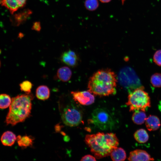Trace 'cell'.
Here are the masks:
<instances>
[{"mask_svg": "<svg viewBox=\"0 0 161 161\" xmlns=\"http://www.w3.org/2000/svg\"><path fill=\"white\" fill-rule=\"evenodd\" d=\"M16 139V135L13 132L7 131L2 134L0 140L3 145L10 146L14 144Z\"/></svg>", "mask_w": 161, "mask_h": 161, "instance_id": "cell-14", "label": "cell"}, {"mask_svg": "<svg viewBox=\"0 0 161 161\" xmlns=\"http://www.w3.org/2000/svg\"><path fill=\"white\" fill-rule=\"evenodd\" d=\"M61 117L63 123L66 125L76 126L82 121V115L80 110L72 105L64 106L61 109Z\"/></svg>", "mask_w": 161, "mask_h": 161, "instance_id": "cell-6", "label": "cell"}, {"mask_svg": "<svg viewBox=\"0 0 161 161\" xmlns=\"http://www.w3.org/2000/svg\"><path fill=\"white\" fill-rule=\"evenodd\" d=\"M0 66H1V62H0Z\"/></svg>", "mask_w": 161, "mask_h": 161, "instance_id": "cell-30", "label": "cell"}, {"mask_svg": "<svg viewBox=\"0 0 161 161\" xmlns=\"http://www.w3.org/2000/svg\"><path fill=\"white\" fill-rule=\"evenodd\" d=\"M110 155L112 160L115 161H124L126 157L125 151L117 147L112 151Z\"/></svg>", "mask_w": 161, "mask_h": 161, "instance_id": "cell-17", "label": "cell"}, {"mask_svg": "<svg viewBox=\"0 0 161 161\" xmlns=\"http://www.w3.org/2000/svg\"><path fill=\"white\" fill-rule=\"evenodd\" d=\"M134 136L137 142L141 143L146 142L149 139L148 134L147 131L143 129L136 131L134 134Z\"/></svg>", "mask_w": 161, "mask_h": 161, "instance_id": "cell-18", "label": "cell"}, {"mask_svg": "<svg viewBox=\"0 0 161 161\" xmlns=\"http://www.w3.org/2000/svg\"><path fill=\"white\" fill-rule=\"evenodd\" d=\"M50 91L48 86L46 85H40L36 90V96L37 98L41 100H45L49 97Z\"/></svg>", "mask_w": 161, "mask_h": 161, "instance_id": "cell-16", "label": "cell"}, {"mask_svg": "<svg viewBox=\"0 0 161 161\" xmlns=\"http://www.w3.org/2000/svg\"><path fill=\"white\" fill-rule=\"evenodd\" d=\"M20 89L27 94H29L31 92L32 84L30 81L25 80L23 81L19 84Z\"/></svg>", "mask_w": 161, "mask_h": 161, "instance_id": "cell-24", "label": "cell"}, {"mask_svg": "<svg viewBox=\"0 0 161 161\" xmlns=\"http://www.w3.org/2000/svg\"><path fill=\"white\" fill-rule=\"evenodd\" d=\"M32 12L29 9H24L13 14L10 18V21L13 26H18L24 23L32 14Z\"/></svg>", "mask_w": 161, "mask_h": 161, "instance_id": "cell-10", "label": "cell"}, {"mask_svg": "<svg viewBox=\"0 0 161 161\" xmlns=\"http://www.w3.org/2000/svg\"><path fill=\"white\" fill-rule=\"evenodd\" d=\"M12 98L9 95L6 94H0V109H5L10 106Z\"/></svg>", "mask_w": 161, "mask_h": 161, "instance_id": "cell-21", "label": "cell"}, {"mask_svg": "<svg viewBox=\"0 0 161 161\" xmlns=\"http://www.w3.org/2000/svg\"><path fill=\"white\" fill-rule=\"evenodd\" d=\"M33 97L31 94H26L18 95L12 98L5 120L7 125L15 126L24 122L30 116Z\"/></svg>", "mask_w": 161, "mask_h": 161, "instance_id": "cell-3", "label": "cell"}, {"mask_svg": "<svg viewBox=\"0 0 161 161\" xmlns=\"http://www.w3.org/2000/svg\"><path fill=\"white\" fill-rule=\"evenodd\" d=\"M150 81L152 86L154 87H161V74L155 73L151 77Z\"/></svg>", "mask_w": 161, "mask_h": 161, "instance_id": "cell-23", "label": "cell"}, {"mask_svg": "<svg viewBox=\"0 0 161 161\" xmlns=\"http://www.w3.org/2000/svg\"><path fill=\"white\" fill-rule=\"evenodd\" d=\"M33 140L30 136L25 135L22 137L19 135L16 137V139L18 145L24 148L32 145Z\"/></svg>", "mask_w": 161, "mask_h": 161, "instance_id": "cell-20", "label": "cell"}, {"mask_svg": "<svg viewBox=\"0 0 161 161\" xmlns=\"http://www.w3.org/2000/svg\"><path fill=\"white\" fill-rule=\"evenodd\" d=\"M128 160L131 161H153L154 159L146 151L136 149L130 153Z\"/></svg>", "mask_w": 161, "mask_h": 161, "instance_id": "cell-11", "label": "cell"}, {"mask_svg": "<svg viewBox=\"0 0 161 161\" xmlns=\"http://www.w3.org/2000/svg\"><path fill=\"white\" fill-rule=\"evenodd\" d=\"M85 141L95 158L101 159L110 155L111 152L117 147L118 139L113 133L98 132L87 134Z\"/></svg>", "mask_w": 161, "mask_h": 161, "instance_id": "cell-2", "label": "cell"}, {"mask_svg": "<svg viewBox=\"0 0 161 161\" xmlns=\"http://www.w3.org/2000/svg\"><path fill=\"white\" fill-rule=\"evenodd\" d=\"M145 112L141 110L134 111L132 117V120L133 122L138 125L143 124L147 118Z\"/></svg>", "mask_w": 161, "mask_h": 161, "instance_id": "cell-19", "label": "cell"}, {"mask_svg": "<svg viewBox=\"0 0 161 161\" xmlns=\"http://www.w3.org/2000/svg\"><path fill=\"white\" fill-rule=\"evenodd\" d=\"M120 0L121 1L122 3L123 4H124L125 1H126V0Z\"/></svg>", "mask_w": 161, "mask_h": 161, "instance_id": "cell-29", "label": "cell"}, {"mask_svg": "<svg viewBox=\"0 0 161 161\" xmlns=\"http://www.w3.org/2000/svg\"><path fill=\"white\" fill-rule=\"evenodd\" d=\"M71 93L74 100L82 105H90L95 100L94 95L88 91H72Z\"/></svg>", "mask_w": 161, "mask_h": 161, "instance_id": "cell-8", "label": "cell"}, {"mask_svg": "<svg viewBox=\"0 0 161 161\" xmlns=\"http://www.w3.org/2000/svg\"><path fill=\"white\" fill-rule=\"evenodd\" d=\"M32 29L36 31L39 32L41 29L40 23L39 21L34 22L32 26Z\"/></svg>", "mask_w": 161, "mask_h": 161, "instance_id": "cell-26", "label": "cell"}, {"mask_svg": "<svg viewBox=\"0 0 161 161\" xmlns=\"http://www.w3.org/2000/svg\"><path fill=\"white\" fill-rule=\"evenodd\" d=\"M61 59L64 63L71 67L75 66L78 61V57L75 53L70 50L64 52L61 55Z\"/></svg>", "mask_w": 161, "mask_h": 161, "instance_id": "cell-12", "label": "cell"}, {"mask_svg": "<svg viewBox=\"0 0 161 161\" xmlns=\"http://www.w3.org/2000/svg\"><path fill=\"white\" fill-rule=\"evenodd\" d=\"M27 0H0V5L8 9L11 14L19 8L24 7Z\"/></svg>", "mask_w": 161, "mask_h": 161, "instance_id": "cell-9", "label": "cell"}, {"mask_svg": "<svg viewBox=\"0 0 161 161\" xmlns=\"http://www.w3.org/2000/svg\"><path fill=\"white\" fill-rule=\"evenodd\" d=\"M72 75V72L68 67L64 66L59 68L57 72V76L61 81L66 82L69 80Z\"/></svg>", "mask_w": 161, "mask_h": 161, "instance_id": "cell-15", "label": "cell"}, {"mask_svg": "<svg viewBox=\"0 0 161 161\" xmlns=\"http://www.w3.org/2000/svg\"><path fill=\"white\" fill-rule=\"evenodd\" d=\"M111 0H99V1L103 3H108Z\"/></svg>", "mask_w": 161, "mask_h": 161, "instance_id": "cell-28", "label": "cell"}, {"mask_svg": "<svg viewBox=\"0 0 161 161\" xmlns=\"http://www.w3.org/2000/svg\"><path fill=\"white\" fill-rule=\"evenodd\" d=\"M145 122L147 129L150 131L157 130L161 125L159 118L154 115H150L147 117Z\"/></svg>", "mask_w": 161, "mask_h": 161, "instance_id": "cell-13", "label": "cell"}, {"mask_svg": "<svg viewBox=\"0 0 161 161\" xmlns=\"http://www.w3.org/2000/svg\"><path fill=\"white\" fill-rule=\"evenodd\" d=\"M136 78L134 73L129 68L123 69L119 74L118 79L120 84L127 88L133 87L137 80Z\"/></svg>", "mask_w": 161, "mask_h": 161, "instance_id": "cell-7", "label": "cell"}, {"mask_svg": "<svg viewBox=\"0 0 161 161\" xmlns=\"http://www.w3.org/2000/svg\"><path fill=\"white\" fill-rule=\"evenodd\" d=\"M89 123L102 130H108L114 127L115 122L109 110L104 108H97L92 112Z\"/></svg>", "mask_w": 161, "mask_h": 161, "instance_id": "cell-5", "label": "cell"}, {"mask_svg": "<svg viewBox=\"0 0 161 161\" xmlns=\"http://www.w3.org/2000/svg\"><path fill=\"white\" fill-rule=\"evenodd\" d=\"M80 161H96L95 157L90 155H86L83 157Z\"/></svg>", "mask_w": 161, "mask_h": 161, "instance_id": "cell-27", "label": "cell"}, {"mask_svg": "<svg viewBox=\"0 0 161 161\" xmlns=\"http://www.w3.org/2000/svg\"><path fill=\"white\" fill-rule=\"evenodd\" d=\"M99 5L98 0H86L84 2L85 8L90 11H93L96 10Z\"/></svg>", "mask_w": 161, "mask_h": 161, "instance_id": "cell-22", "label": "cell"}, {"mask_svg": "<svg viewBox=\"0 0 161 161\" xmlns=\"http://www.w3.org/2000/svg\"><path fill=\"white\" fill-rule=\"evenodd\" d=\"M126 104L129 106L130 112H145L147 108L151 106L150 98L143 87L136 88L129 95Z\"/></svg>", "mask_w": 161, "mask_h": 161, "instance_id": "cell-4", "label": "cell"}, {"mask_svg": "<svg viewBox=\"0 0 161 161\" xmlns=\"http://www.w3.org/2000/svg\"><path fill=\"white\" fill-rule=\"evenodd\" d=\"M117 82L116 75L109 69L99 70L90 78L88 91L94 95L107 96L115 94Z\"/></svg>", "mask_w": 161, "mask_h": 161, "instance_id": "cell-1", "label": "cell"}, {"mask_svg": "<svg viewBox=\"0 0 161 161\" xmlns=\"http://www.w3.org/2000/svg\"><path fill=\"white\" fill-rule=\"evenodd\" d=\"M153 61L157 65L161 66V49L157 51L153 56Z\"/></svg>", "mask_w": 161, "mask_h": 161, "instance_id": "cell-25", "label": "cell"}]
</instances>
